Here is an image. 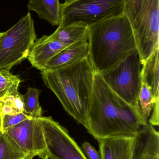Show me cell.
Instances as JSON below:
<instances>
[{"instance_id":"obj_17","label":"cell","mask_w":159,"mask_h":159,"mask_svg":"<svg viewBox=\"0 0 159 159\" xmlns=\"http://www.w3.org/2000/svg\"><path fill=\"white\" fill-rule=\"evenodd\" d=\"M30 156L4 133L0 135V159H24Z\"/></svg>"},{"instance_id":"obj_10","label":"cell","mask_w":159,"mask_h":159,"mask_svg":"<svg viewBox=\"0 0 159 159\" xmlns=\"http://www.w3.org/2000/svg\"><path fill=\"white\" fill-rule=\"evenodd\" d=\"M68 46L50 39L49 35H44L36 39L28 57L32 67L43 71L47 63L63 49Z\"/></svg>"},{"instance_id":"obj_22","label":"cell","mask_w":159,"mask_h":159,"mask_svg":"<svg viewBox=\"0 0 159 159\" xmlns=\"http://www.w3.org/2000/svg\"><path fill=\"white\" fill-rule=\"evenodd\" d=\"M30 117L25 112H21L13 115H5L2 116V131L6 129L19 124L26 120L30 119Z\"/></svg>"},{"instance_id":"obj_1","label":"cell","mask_w":159,"mask_h":159,"mask_svg":"<svg viewBox=\"0 0 159 159\" xmlns=\"http://www.w3.org/2000/svg\"><path fill=\"white\" fill-rule=\"evenodd\" d=\"M147 123L137 108L119 97L95 72L86 128L91 135L97 140L135 136Z\"/></svg>"},{"instance_id":"obj_14","label":"cell","mask_w":159,"mask_h":159,"mask_svg":"<svg viewBox=\"0 0 159 159\" xmlns=\"http://www.w3.org/2000/svg\"><path fill=\"white\" fill-rule=\"evenodd\" d=\"M89 25L85 22L77 21L65 26H58L51 35L50 39L59 41L66 45L88 42Z\"/></svg>"},{"instance_id":"obj_6","label":"cell","mask_w":159,"mask_h":159,"mask_svg":"<svg viewBox=\"0 0 159 159\" xmlns=\"http://www.w3.org/2000/svg\"><path fill=\"white\" fill-rule=\"evenodd\" d=\"M126 0H65L60 4L59 26L81 21L89 25L123 15Z\"/></svg>"},{"instance_id":"obj_7","label":"cell","mask_w":159,"mask_h":159,"mask_svg":"<svg viewBox=\"0 0 159 159\" xmlns=\"http://www.w3.org/2000/svg\"><path fill=\"white\" fill-rule=\"evenodd\" d=\"M142 65L139 53L136 51L114 69L101 74L108 86L117 94L137 109L143 83Z\"/></svg>"},{"instance_id":"obj_8","label":"cell","mask_w":159,"mask_h":159,"mask_svg":"<svg viewBox=\"0 0 159 159\" xmlns=\"http://www.w3.org/2000/svg\"><path fill=\"white\" fill-rule=\"evenodd\" d=\"M48 153L57 159H88L67 129L51 117L39 118Z\"/></svg>"},{"instance_id":"obj_13","label":"cell","mask_w":159,"mask_h":159,"mask_svg":"<svg viewBox=\"0 0 159 159\" xmlns=\"http://www.w3.org/2000/svg\"><path fill=\"white\" fill-rule=\"evenodd\" d=\"M88 56V42L77 43L65 48L54 56L47 63L44 70H54L67 67Z\"/></svg>"},{"instance_id":"obj_29","label":"cell","mask_w":159,"mask_h":159,"mask_svg":"<svg viewBox=\"0 0 159 159\" xmlns=\"http://www.w3.org/2000/svg\"><path fill=\"white\" fill-rule=\"evenodd\" d=\"M4 34V32H0V39H1V37L3 36Z\"/></svg>"},{"instance_id":"obj_19","label":"cell","mask_w":159,"mask_h":159,"mask_svg":"<svg viewBox=\"0 0 159 159\" xmlns=\"http://www.w3.org/2000/svg\"><path fill=\"white\" fill-rule=\"evenodd\" d=\"M41 90L30 87L27 93L23 95L24 112L32 118H40L43 116V110L39 102Z\"/></svg>"},{"instance_id":"obj_15","label":"cell","mask_w":159,"mask_h":159,"mask_svg":"<svg viewBox=\"0 0 159 159\" xmlns=\"http://www.w3.org/2000/svg\"><path fill=\"white\" fill-rule=\"evenodd\" d=\"M159 48L142 64V83L147 86L156 101L159 100Z\"/></svg>"},{"instance_id":"obj_26","label":"cell","mask_w":159,"mask_h":159,"mask_svg":"<svg viewBox=\"0 0 159 159\" xmlns=\"http://www.w3.org/2000/svg\"><path fill=\"white\" fill-rule=\"evenodd\" d=\"M147 159H159V150L152 154Z\"/></svg>"},{"instance_id":"obj_25","label":"cell","mask_w":159,"mask_h":159,"mask_svg":"<svg viewBox=\"0 0 159 159\" xmlns=\"http://www.w3.org/2000/svg\"><path fill=\"white\" fill-rule=\"evenodd\" d=\"M40 158L42 159H57L53 157L52 155L48 153L47 152H46L45 154H44Z\"/></svg>"},{"instance_id":"obj_18","label":"cell","mask_w":159,"mask_h":159,"mask_svg":"<svg viewBox=\"0 0 159 159\" xmlns=\"http://www.w3.org/2000/svg\"><path fill=\"white\" fill-rule=\"evenodd\" d=\"M0 111L2 116L13 115L24 111V98L18 90L7 94L0 101Z\"/></svg>"},{"instance_id":"obj_16","label":"cell","mask_w":159,"mask_h":159,"mask_svg":"<svg viewBox=\"0 0 159 159\" xmlns=\"http://www.w3.org/2000/svg\"><path fill=\"white\" fill-rule=\"evenodd\" d=\"M59 0H29L28 9L36 12L40 18L47 21L53 26H58L60 22Z\"/></svg>"},{"instance_id":"obj_3","label":"cell","mask_w":159,"mask_h":159,"mask_svg":"<svg viewBox=\"0 0 159 159\" xmlns=\"http://www.w3.org/2000/svg\"><path fill=\"white\" fill-rule=\"evenodd\" d=\"M94 73L88 57L67 67L41 71L45 85L66 112L86 129Z\"/></svg>"},{"instance_id":"obj_23","label":"cell","mask_w":159,"mask_h":159,"mask_svg":"<svg viewBox=\"0 0 159 159\" xmlns=\"http://www.w3.org/2000/svg\"><path fill=\"white\" fill-rule=\"evenodd\" d=\"M82 146L88 159H102L100 151H97L88 142H85Z\"/></svg>"},{"instance_id":"obj_9","label":"cell","mask_w":159,"mask_h":159,"mask_svg":"<svg viewBox=\"0 0 159 159\" xmlns=\"http://www.w3.org/2000/svg\"><path fill=\"white\" fill-rule=\"evenodd\" d=\"M2 132L30 156L41 158L46 153V145L39 118L26 120Z\"/></svg>"},{"instance_id":"obj_12","label":"cell","mask_w":159,"mask_h":159,"mask_svg":"<svg viewBox=\"0 0 159 159\" xmlns=\"http://www.w3.org/2000/svg\"><path fill=\"white\" fill-rule=\"evenodd\" d=\"M159 150V134L149 123L144 125L134 137L131 159H147Z\"/></svg>"},{"instance_id":"obj_28","label":"cell","mask_w":159,"mask_h":159,"mask_svg":"<svg viewBox=\"0 0 159 159\" xmlns=\"http://www.w3.org/2000/svg\"><path fill=\"white\" fill-rule=\"evenodd\" d=\"M34 157H33V156H28L27 157H26V158H25L24 159H33V158Z\"/></svg>"},{"instance_id":"obj_24","label":"cell","mask_w":159,"mask_h":159,"mask_svg":"<svg viewBox=\"0 0 159 159\" xmlns=\"http://www.w3.org/2000/svg\"><path fill=\"white\" fill-rule=\"evenodd\" d=\"M152 115L149 120V124L152 126H159V100L155 102L152 109Z\"/></svg>"},{"instance_id":"obj_21","label":"cell","mask_w":159,"mask_h":159,"mask_svg":"<svg viewBox=\"0 0 159 159\" xmlns=\"http://www.w3.org/2000/svg\"><path fill=\"white\" fill-rule=\"evenodd\" d=\"M21 80L7 70H0V101L7 94L18 90Z\"/></svg>"},{"instance_id":"obj_11","label":"cell","mask_w":159,"mask_h":159,"mask_svg":"<svg viewBox=\"0 0 159 159\" xmlns=\"http://www.w3.org/2000/svg\"><path fill=\"white\" fill-rule=\"evenodd\" d=\"M134 137L117 136L99 139L102 159H131Z\"/></svg>"},{"instance_id":"obj_27","label":"cell","mask_w":159,"mask_h":159,"mask_svg":"<svg viewBox=\"0 0 159 159\" xmlns=\"http://www.w3.org/2000/svg\"><path fill=\"white\" fill-rule=\"evenodd\" d=\"M2 133V115H1V111H0V135Z\"/></svg>"},{"instance_id":"obj_4","label":"cell","mask_w":159,"mask_h":159,"mask_svg":"<svg viewBox=\"0 0 159 159\" xmlns=\"http://www.w3.org/2000/svg\"><path fill=\"white\" fill-rule=\"evenodd\" d=\"M124 14L132 27L143 64L159 48V0H126Z\"/></svg>"},{"instance_id":"obj_5","label":"cell","mask_w":159,"mask_h":159,"mask_svg":"<svg viewBox=\"0 0 159 159\" xmlns=\"http://www.w3.org/2000/svg\"><path fill=\"white\" fill-rule=\"evenodd\" d=\"M36 39L33 20L28 12L0 39V70L10 71L28 58Z\"/></svg>"},{"instance_id":"obj_2","label":"cell","mask_w":159,"mask_h":159,"mask_svg":"<svg viewBox=\"0 0 159 159\" xmlns=\"http://www.w3.org/2000/svg\"><path fill=\"white\" fill-rule=\"evenodd\" d=\"M88 57L94 71L102 74L137 51L132 27L123 14L89 25Z\"/></svg>"},{"instance_id":"obj_20","label":"cell","mask_w":159,"mask_h":159,"mask_svg":"<svg viewBox=\"0 0 159 159\" xmlns=\"http://www.w3.org/2000/svg\"><path fill=\"white\" fill-rule=\"evenodd\" d=\"M157 101H156L152 96L147 86L144 83H142V88L138 97L137 109L141 116L147 122H148V118L155 102Z\"/></svg>"}]
</instances>
